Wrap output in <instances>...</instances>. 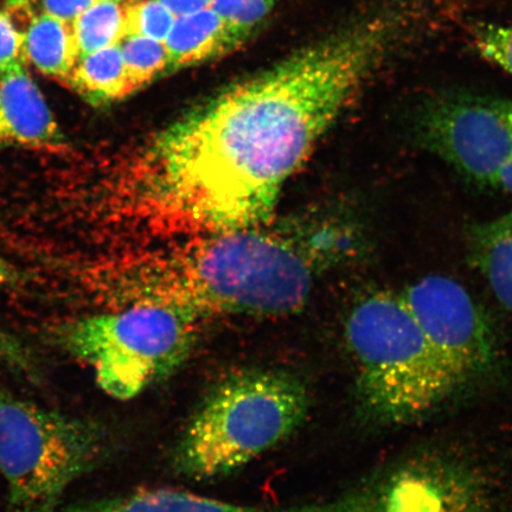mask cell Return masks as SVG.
<instances>
[{"label": "cell", "instance_id": "obj_1", "mask_svg": "<svg viewBox=\"0 0 512 512\" xmlns=\"http://www.w3.org/2000/svg\"><path fill=\"white\" fill-rule=\"evenodd\" d=\"M387 18L363 19L163 128L133 165V200L171 228L259 229L313 147L373 74L394 40Z\"/></svg>", "mask_w": 512, "mask_h": 512}, {"label": "cell", "instance_id": "obj_2", "mask_svg": "<svg viewBox=\"0 0 512 512\" xmlns=\"http://www.w3.org/2000/svg\"><path fill=\"white\" fill-rule=\"evenodd\" d=\"M206 235L120 261L106 275L107 294L123 307L166 306L197 319L303 309L317 274L312 255L258 229Z\"/></svg>", "mask_w": 512, "mask_h": 512}, {"label": "cell", "instance_id": "obj_3", "mask_svg": "<svg viewBox=\"0 0 512 512\" xmlns=\"http://www.w3.org/2000/svg\"><path fill=\"white\" fill-rule=\"evenodd\" d=\"M345 338L357 363V411L370 424H412L462 387L399 292L379 290L358 300Z\"/></svg>", "mask_w": 512, "mask_h": 512}, {"label": "cell", "instance_id": "obj_4", "mask_svg": "<svg viewBox=\"0 0 512 512\" xmlns=\"http://www.w3.org/2000/svg\"><path fill=\"white\" fill-rule=\"evenodd\" d=\"M310 396L298 377L246 370L217 384L185 428L175 451L181 475L207 480L240 469L298 430Z\"/></svg>", "mask_w": 512, "mask_h": 512}, {"label": "cell", "instance_id": "obj_5", "mask_svg": "<svg viewBox=\"0 0 512 512\" xmlns=\"http://www.w3.org/2000/svg\"><path fill=\"white\" fill-rule=\"evenodd\" d=\"M190 313L157 305H133L69 325L63 342L94 370L113 399L130 400L164 380L187 360L196 338Z\"/></svg>", "mask_w": 512, "mask_h": 512}, {"label": "cell", "instance_id": "obj_6", "mask_svg": "<svg viewBox=\"0 0 512 512\" xmlns=\"http://www.w3.org/2000/svg\"><path fill=\"white\" fill-rule=\"evenodd\" d=\"M104 451V435L92 422L0 388V473L16 510L53 505Z\"/></svg>", "mask_w": 512, "mask_h": 512}, {"label": "cell", "instance_id": "obj_7", "mask_svg": "<svg viewBox=\"0 0 512 512\" xmlns=\"http://www.w3.org/2000/svg\"><path fill=\"white\" fill-rule=\"evenodd\" d=\"M318 512H494L483 476L464 460L425 453L389 465Z\"/></svg>", "mask_w": 512, "mask_h": 512}, {"label": "cell", "instance_id": "obj_8", "mask_svg": "<svg viewBox=\"0 0 512 512\" xmlns=\"http://www.w3.org/2000/svg\"><path fill=\"white\" fill-rule=\"evenodd\" d=\"M420 143L478 183L494 184L512 158V101L451 96L427 106Z\"/></svg>", "mask_w": 512, "mask_h": 512}, {"label": "cell", "instance_id": "obj_9", "mask_svg": "<svg viewBox=\"0 0 512 512\" xmlns=\"http://www.w3.org/2000/svg\"><path fill=\"white\" fill-rule=\"evenodd\" d=\"M399 293L462 386L492 366L496 351L494 332L462 284L443 275H430Z\"/></svg>", "mask_w": 512, "mask_h": 512}, {"label": "cell", "instance_id": "obj_10", "mask_svg": "<svg viewBox=\"0 0 512 512\" xmlns=\"http://www.w3.org/2000/svg\"><path fill=\"white\" fill-rule=\"evenodd\" d=\"M57 151L66 138L44 96L24 67L0 68V147Z\"/></svg>", "mask_w": 512, "mask_h": 512}, {"label": "cell", "instance_id": "obj_11", "mask_svg": "<svg viewBox=\"0 0 512 512\" xmlns=\"http://www.w3.org/2000/svg\"><path fill=\"white\" fill-rule=\"evenodd\" d=\"M168 73L197 66L238 49L243 41L213 9L177 17L165 40Z\"/></svg>", "mask_w": 512, "mask_h": 512}, {"label": "cell", "instance_id": "obj_12", "mask_svg": "<svg viewBox=\"0 0 512 512\" xmlns=\"http://www.w3.org/2000/svg\"><path fill=\"white\" fill-rule=\"evenodd\" d=\"M23 512H309V508L307 504L294 507H254L217 501L187 491L162 489L64 509L50 505Z\"/></svg>", "mask_w": 512, "mask_h": 512}, {"label": "cell", "instance_id": "obj_13", "mask_svg": "<svg viewBox=\"0 0 512 512\" xmlns=\"http://www.w3.org/2000/svg\"><path fill=\"white\" fill-rule=\"evenodd\" d=\"M79 61L72 23L41 11L24 35V63L38 72L64 81Z\"/></svg>", "mask_w": 512, "mask_h": 512}, {"label": "cell", "instance_id": "obj_14", "mask_svg": "<svg viewBox=\"0 0 512 512\" xmlns=\"http://www.w3.org/2000/svg\"><path fill=\"white\" fill-rule=\"evenodd\" d=\"M470 252L473 265L512 315V211L473 230Z\"/></svg>", "mask_w": 512, "mask_h": 512}, {"label": "cell", "instance_id": "obj_15", "mask_svg": "<svg viewBox=\"0 0 512 512\" xmlns=\"http://www.w3.org/2000/svg\"><path fill=\"white\" fill-rule=\"evenodd\" d=\"M63 82L94 106L112 104L134 93L119 43L81 57Z\"/></svg>", "mask_w": 512, "mask_h": 512}, {"label": "cell", "instance_id": "obj_16", "mask_svg": "<svg viewBox=\"0 0 512 512\" xmlns=\"http://www.w3.org/2000/svg\"><path fill=\"white\" fill-rule=\"evenodd\" d=\"M127 0H99L72 23L81 57L120 43L125 35Z\"/></svg>", "mask_w": 512, "mask_h": 512}, {"label": "cell", "instance_id": "obj_17", "mask_svg": "<svg viewBox=\"0 0 512 512\" xmlns=\"http://www.w3.org/2000/svg\"><path fill=\"white\" fill-rule=\"evenodd\" d=\"M128 79L134 92L168 74V53L164 42L140 36H124L120 41Z\"/></svg>", "mask_w": 512, "mask_h": 512}, {"label": "cell", "instance_id": "obj_18", "mask_svg": "<svg viewBox=\"0 0 512 512\" xmlns=\"http://www.w3.org/2000/svg\"><path fill=\"white\" fill-rule=\"evenodd\" d=\"M176 16L159 0H127L125 35L165 42Z\"/></svg>", "mask_w": 512, "mask_h": 512}, {"label": "cell", "instance_id": "obj_19", "mask_svg": "<svg viewBox=\"0 0 512 512\" xmlns=\"http://www.w3.org/2000/svg\"><path fill=\"white\" fill-rule=\"evenodd\" d=\"M279 2L280 0H214L211 9L245 42Z\"/></svg>", "mask_w": 512, "mask_h": 512}, {"label": "cell", "instance_id": "obj_20", "mask_svg": "<svg viewBox=\"0 0 512 512\" xmlns=\"http://www.w3.org/2000/svg\"><path fill=\"white\" fill-rule=\"evenodd\" d=\"M480 55L512 76V25L483 24L475 30Z\"/></svg>", "mask_w": 512, "mask_h": 512}, {"label": "cell", "instance_id": "obj_21", "mask_svg": "<svg viewBox=\"0 0 512 512\" xmlns=\"http://www.w3.org/2000/svg\"><path fill=\"white\" fill-rule=\"evenodd\" d=\"M0 363L32 380L40 379V368L32 352L16 337L2 329H0Z\"/></svg>", "mask_w": 512, "mask_h": 512}, {"label": "cell", "instance_id": "obj_22", "mask_svg": "<svg viewBox=\"0 0 512 512\" xmlns=\"http://www.w3.org/2000/svg\"><path fill=\"white\" fill-rule=\"evenodd\" d=\"M16 62L24 63V32L3 10L0 11V68Z\"/></svg>", "mask_w": 512, "mask_h": 512}, {"label": "cell", "instance_id": "obj_23", "mask_svg": "<svg viewBox=\"0 0 512 512\" xmlns=\"http://www.w3.org/2000/svg\"><path fill=\"white\" fill-rule=\"evenodd\" d=\"M43 12L73 23L99 0H40Z\"/></svg>", "mask_w": 512, "mask_h": 512}, {"label": "cell", "instance_id": "obj_24", "mask_svg": "<svg viewBox=\"0 0 512 512\" xmlns=\"http://www.w3.org/2000/svg\"><path fill=\"white\" fill-rule=\"evenodd\" d=\"M176 17L195 14V12L211 8L214 0H159Z\"/></svg>", "mask_w": 512, "mask_h": 512}, {"label": "cell", "instance_id": "obj_25", "mask_svg": "<svg viewBox=\"0 0 512 512\" xmlns=\"http://www.w3.org/2000/svg\"><path fill=\"white\" fill-rule=\"evenodd\" d=\"M22 281V273L0 256V285L15 287L21 285Z\"/></svg>", "mask_w": 512, "mask_h": 512}, {"label": "cell", "instance_id": "obj_26", "mask_svg": "<svg viewBox=\"0 0 512 512\" xmlns=\"http://www.w3.org/2000/svg\"><path fill=\"white\" fill-rule=\"evenodd\" d=\"M492 187L501 189L512 196V158L509 160V163L504 166L503 170L499 172Z\"/></svg>", "mask_w": 512, "mask_h": 512}]
</instances>
